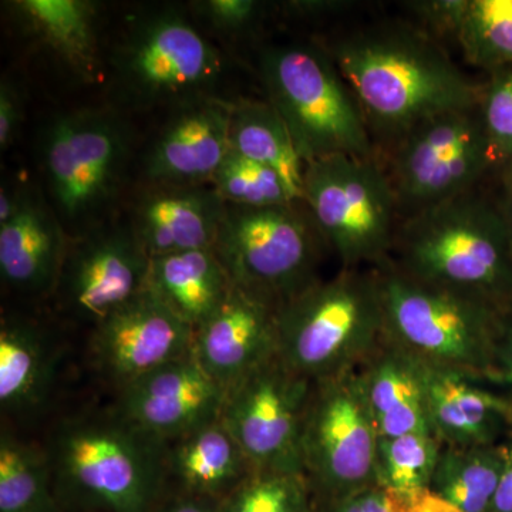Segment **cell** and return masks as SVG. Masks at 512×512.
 Segmentation results:
<instances>
[{
    "mask_svg": "<svg viewBox=\"0 0 512 512\" xmlns=\"http://www.w3.org/2000/svg\"><path fill=\"white\" fill-rule=\"evenodd\" d=\"M504 468V444L444 446L429 490L457 512H490Z\"/></svg>",
    "mask_w": 512,
    "mask_h": 512,
    "instance_id": "83f0119b",
    "label": "cell"
},
{
    "mask_svg": "<svg viewBox=\"0 0 512 512\" xmlns=\"http://www.w3.org/2000/svg\"><path fill=\"white\" fill-rule=\"evenodd\" d=\"M40 143L42 190L70 237L120 217L136 163V137L123 111L59 114Z\"/></svg>",
    "mask_w": 512,
    "mask_h": 512,
    "instance_id": "3957f363",
    "label": "cell"
},
{
    "mask_svg": "<svg viewBox=\"0 0 512 512\" xmlns=\"http://www.w3.org/2000/svg\"><path fill=\"white\" fill-rule=\"evenodd\" d=\"M231 99H205L167 111L141 154L140 183L211 184L229 153Z\"/></svg>",
    "mask_w": 512,
    "mask_h": 512,
    "instance_id": "ac0fdd59",
    "label": "cell"
},
{
    "mask_svg": "<svg viewBox=\"0 0 512 512\" xmlns=\"http://www.w3.org/2000/svg\"><path fill=\"white\" fill-rule=\"evenodd\" d=\"M384 338L423 365L478 383L500 384L508 309L407 275L387 259L375 266Z\"/></svg>",
    "mask_w": 512,
    "mask_h": 512,
    "instance_id": "7a4b0ae2",
    "label": "cell"
},
{
    "mask_svg": "<svg viewBox=\"0 0 512 512\" xmlns=\"http://www.w3.org/2000/svg\"><path fill=\"white\" fill-rule=\"evenodd\" d=\"M192 342L194 329L146 291L94 326L90 349L94 365L120 390L191 355Z\"/></svg>",
    "mask_w": 512,
    "mask_h": 512,
    "instance_id": "9a60e30c",
    "label": "cell"
},
{
    "mask_svg": "<svg viewBox=\"0 0 512 512\" xmlns=\"http://www.w3.org/2000/svg\"><path fill=\"white\" fill-rule=\"evenodd\" d=\"M165 466L188 494L205 498L220 494L225 498L255 473L221 417L173 440Z\"/></svg>",
    "mask_w": 512,
    "mask_h": 512,
    "instance_id": "484cf974",
    "label": "cell"
},
{
    "mask_svg": "<svg viewBox=\"0 0 512 512\" xmlns=\"http://www.w3.org/2000/svg\"><path fill=\"white\" fill-rule=\"evenodd\" d=\"M480 109L493 168H503L512 157V66L490 73Z\"/></svg>",
    "mask_w": 512,
    "mask_h": 512,
    "instance_id": "836d02e7",
    "label": "cell"
},
{
    "mask_svg": "<svg viewBox=\"0 0 512 512\" xmlns=\"http://www.w3.org/2000/svg\"><path fill=\"white\" fill-rule=\"evenodd\" d=\"M456 43L468 63L488 73L512 66V0H468Z\"/></svg>",
    "mask_w": 512,
    "mask_h": 512,
    "instance_id": "f546056e",
    "label": "cell"
},
{
    "mask_svg": "<svg viewBox=\"0 0 512 512\" xmlns=\"http://www.w3.org/2000/svg\"><path fill=\"white\" fill-rule=\"evenodd\" d=\"M228 56L177 6H154L128 19L106 66L130 110L175 109L205 99H228Z\"/></svg>",
    "mask_w": 512,
    "mask_h": 512,
    "instance_id": "5b68a950",
    "label": "cell"
},
{
    "mask_svg": "<svg viewBox=\"0 0 512 512\" xmlns=\"http://www.w3.org/2000/svg\"><path fill=\"white\" fill-rule=\"evenodd\" d=\"M121 217L150 256L214 249L227 204L211 184L138 183Z\"/></svg>",
    "mask_w": 512,
    "mask_h": 512,
    "instance_id": "e0dca14e",
    "label": "cell"
},
{
    "mask_svg": "<svg viewBox=\"0 0 512 512\" xmlns=\"http://www.w3.org/2000/svg\"><path fill=\"white\" fill-rule=\"evenodd\" d=\"M228 205L274 207L296 201L284 180L271 168L229 150L211 181Z\"/></svg>",
    "mask_w": 512,
    "mask_h": 512,
    "instance_id": "d6a6232c",
    "label": "cell"
},
{
    "mask_svg": "<svg viewBox=\"0 0 512 512\" xmlns=\"http://www.w3.org/2000/svg\"><path fill=\"white\" fill-rule=\"evenodd\" d=\"M232 284L214 249L151 259L147 291L197 330L224 303Z\"/></svg>",
    "mask_w": 512,
    "mask_h": 512,
    "instance_id": "cb8c5ba5",
    "label": "cell"
},
{
    "mask_svg": "<svg viewBox=\"0 0 512 512\" xmlns=\"http://www.w3.org/2000/svg\"><path fill=\"white\" fill-rule=\"evenodd\" d=\"M383 336L375 268L342 269L278 308V356L313 383L356 370Z\"/></svg>",
    "mask_w": 512,
    "mask_h": 512,
    "instance_id": "8992f818",
    "label": "cell"
},
{
    "mask_svg": "<svg viewBox=\"0 0 512 512\" xmlns=\"http://www.w3.org/2000/svg\"><path fill=\"white\" fill-rule=\"evenodd\" d=\"M25 187L3 180L0 190V225L12 220L22 204Z\"/></svg>",
    "mask_w": 512,
    "mask_h": 512,
    "instance_id": "60d3db41",
    "label": "cell"
},
{
    "mask_svg": "<svg viewBox=\"0 0 512 512\" xmlns=\"http://www.w3.org/2000/svg\"><path fill=\"white\" fill-rule=\"evenodd\" d=\"M322 46L352 90L373 144L389 150L431 117L480 103L483 86L414 26H373Z\"/></svg>",
    "mask_w": 512,
    "mask_h": 512,
    "instance_id": "6da1fadb",
    "label": "cell"
},
{
    "mask_svg": "<svg viewBox=\"0 0 512 512\" xmlns=\"http://www.w3.org/2000/svg\"><path fill=\"white\" fill-rule=\"evenodd\" d=\"M501 211H503L505 224H507L508 234H510L512 244V191H507V197H505L504 204L501 205Z\"/></svg>",
    "mask_w": 512,
    "mask_h": 512,
    "instance_id": "ee69618b",
    "label": "cell"
},
{
    "mask_svg": "<svg viewBox=\"0 0 512 512\" xmlns=\"http://www.w3.org/2000/svg\"><path fill=\"white\" fill-rule=\"evenodd\" d=\"M301 201L342 269L375 268L392 256L402 218L377 156H332L305 164Z\"/></svg>",
    "mask_w": 512,
    "mask_h": 512,
    "instance_id": "9c48e42d",
    "label": "cell"
},
{
    "mask_svg": "<svg viewBox=\"0 0 512 512\" xmlns=\"http://www.w3.org/2000/svg\"><path fill=\"white\" fill-rule=\"evenodd\" d=\"M8 9L23 35L86 82L103 70L100 6L90 0H15Z\"/></svg>",
    "mask_w": 512,
    "mask_h": 512,
    "instance_id": "603a6c76",
    "label": "cell"
},
{
    "mask_svg": "<svg viewBox=\"0 0 512 512\" xmlns=\"http://www.w3.org/2000/svg\"><path fill=\"white\" fill-rule=\"evenodd\" d=\"M0 512H56L46 451L6 430L0 437Z\"/></svg>",
    "mask_w": 512,
    "mask_h": 512,
    "instance_id": "f1b7e54d",
    "label": "cell"
},
{
    "mask_svg": "<svg viewBox=\"0 0 512 512\" xmlns=\"http://www.w3.org/2000/svg\"><path fill=\"white\" fill-rule=\"evenodd\" d=\"M443 444L431 433H410L380 439L377 448L379 484L400 494L427 490Z\"/></svg>",
    "mask_w": 512,
    "mask_h": 512,
    "instance_id": "4dcf8cb0",
    "label": "cell"
},
{
    "mask_svg": "<svg viewBox=\"0 0 512 512\" xmlns=\"http://www.w3.org/2000/svg\"><path fill=\"white\" fill-rule=\"evenodd\" d=\"M25 119V97L15 79L3 74L0 82V150L5 153Z\"/></svg>",
    "mask_w": 512,
    "mask_h": 512,
    "instance_id": "74e56055",
    "label": "cell"
},
{
    "mask_svg": "<svg viewBox=\"0 0 512 512\" xmlns=\"http://www.w3.org/2000/svg\"><path fill=\"white\" fill-rule=\"evenodd\" d=\"M323 248L299 201L274 207L227 204L214 251L232 284L281 306L319 281Z\"/></svg>",
    "mask_w": 512,
    "mask_h": 512,
    "instance_id": "30bf717a",
    "label": "cell"
},
{
    "mask_svg": "<svg viewBox=\"0 0 512 512\" xmlns=\"http://www.w3.org/2000/svg\"><path fill=\"white\" fill-rule=\"evenodd\" d=\"M348 3L342 2H318V0H301V2H288L285 9L288 10L289 15L295 13L296 16H320L328 15L330 12H338L340 8H346Z\"/></svg>",
    "mask_w": 512,
    "mask_h": 512,
    "instance_id": "b9f144b4",
    "label": "cell"
},
{
    "mask_svg": "<svg viewBox=\"0 0 512 512\" xmlns=\"http://www.w3.org/2000/svg\"><path fill=\"white\" fill-rule=\"evenodd\" d=\"M390 259L420 281L512 306V244L503 211L476 190L404 220Z\"/></svg>",
    "mask_w": 512,
    "mask_h": 512,
    "instance_id": "277c9868",
    "label": "cell"
},
{
    "mask_svg": "<svg viewBox=\"0 0 512 512\" xmlns=\"http://www.w3.org/2000/svg\"><path fill=\"white\" fill-rule=\"evenodd\" d=\"M161 512H220V505L211 504L205 497L190 494L167 505Z\"/></svg>",
    "mask_w": 512,
    "mask_h": 512,
    "instance_id": "7bdbcfd3",
    "label": "cell"
},
{
    "mask_svg": "<svg viewBox=\"0 0 512 512\" xmlns=\"http://www.w3.org/2000/svg\"><path fill=\"white\" fill-rule=\"evenodd\" d=\"M423 365V363H421ZM431 429L444 446L484 447L512 433V399L458 373L423 365Z\"/></svg>",
    "mask_w": 512,
    "mask_h": 512,
    "instance_id": "44dd1931",
    "label": "cell"
},
{
    "mask_svg": "<svg viewBox=\"0 0 512 512\" xmlns=\"http://www.w3.org/2000/svg\"><path fill=\"white\" fill-rule=\"evenodd\" d=\"M258 74L266 101L285 121L303 163L376 157L362 110L322 43L266 46Z\"/></svg>",
    "mask_w": 512,
    "mask_h": 512,
    "instance_id": "52a82bcc",
    "label": "cell"
},
{
    "mask_svg": "<svg viewBox=\"0 0 512 512\" xmlns=\"http://www.w3.org/2000/svg\"><path fill=\"white\" fill-rule=\"evenodd\" d=\"M504 468L490 512H512V433L504 441Z\"/></svg>",
    "mask_w": 512,
    "mask_h": 512,
    "instance_id": "f35d334b",
    "label": "cell"
},
{
    "mask_svg": "<svg viewBox=\"0 0 512 512\" xmlns=\"http://www.w3.org/2000/svg\"><path fill=\"white\" fill-rule=\"evenodd\" d=\"M503 177L505 185H507V191H512V157L503 167Z\"/></svg>",
    "mask_w": 512,
    "mask_h": 512,
    "instance_id": "f6af8a7d",
    "label": "cell"
},
{
    "mask_svg": "<svg viewBox=\"0 0 512 512\" xmlns=\"http://www.w3.org/2000/svg\"><path fill=\"white\" fill-rule=\"evenodd\" d=\"M468 0H423L406 3L416 16L421 30L433 37H450L456 42L458 29L466 15Z\"/></svg>",
    "mask_w": 512,
    "mask_h": 512,
    "instance_id": "d590c367",
    "label": "cell"
},
{
    "mask_svg": "<svg viewBox=\"0 0 512 512\" xmlns=\"http://www.w3.org/2000/svg\"><path fill=\"white\" fill-rule=\"evenodd\" d=\"M187 9L195 25L214 42H234L252 32L265 8L255 0H197Z\"/></svg>",
    "mask_w": 512,
    "mask_h": 512,
    "instance_id": "e575fe53",
    "label": "cell"
},
{
    "mask_svg": "<svg viewBox=\"0 0 512 512\" xmlns=\"http://www.w3.org/2000/svg\"><path fill=\"white\" fill-rule=\"evenodd\" d=\"M312 387L275 356L228 390L221 420L255 471L303 474V423Z\"/></svg>",
    "mask_w": 512,
    "mask_h": 512,
    "instance_id": "4fadbf2b",
    "label": "cell"
},
{
    "mask_svg": "<svg viewBox=\"0 0 512 512\" xmlns=\"http://www.w3.org/2000/svg\"><path fill=\"white\" fill-rule=\"evenodd\" d=\"M316 512H413L409 495L376 484L342 500L320 505Z\"/></svg>",
    "mask_w": 512,
    "mask_h": 512,
    "instance_id": "8d00e7d4",
    "label": "cell"
},
{
    "mask_svg": "<svg viewBox=\"0 0 512 512\" xmlns=\"http://www.w3.org/2000/svg\"><path fill=\"white\" fill-rule=\"evenodd\" d=\"M229 150L271 168L296 201L302 200L305 163L285 121L266 100L238 99L229 124Z\"/></svg>",
    "mask_w": 512,
    "mask_h": 512,
    "instance_id": "4316f807",
    "label": "cell"
},
{
    "mask_svg": "<svg viewBox=\"0 0 512 512\" xmlns=\"http://www.w3.org/2000/svg\"><path fill=\"white\" fill-rule=\"evenodd\" d=\"M384 168L402 222L476 190L493 168L480 103L414 127L390 148Z\"/></svg>",
    "mask_w": 512,
    "mask_h": 512,
    "instance_id": "8fae6325",
    "label": "cell"
},
{
    "mask_svg": "<svg viewBox=\"0 0 512 512\" xmlns=\"http://www.w3.org/2000/svg\"><path fill=\"white\" fill-rule=\"evenodd\" d=\"M163 446L114 413L62 424L47 456L62 487L83 503L150 512L165 466Z\"/></svg>",
    "mask_w": 512,
    "mask_h": 512,
    "instance_id": "ba28073f",
    "label": "cell"
},
{
    "mask_svg": "<svg viewBox=\"0 0 512 512\" xmlns=\"http://www.w3.org/2000/svg\"><path fill=\"white\" fill-rule=\"evenodd\" d=\"M220 512H316L303 474L255 471L224 498Z\"/></svg>",
    "mask_w": 512,
    "mask_h": 512,
    "instance_id": "1f68e13d",
    "label": "cell"
},
{
    "mask_svg": "<svg viewBox=\"0 0 512 512\" xmlns=\"http://www.w3.org/2000/svg\"><path fill=\"white\" fill-rule=\"evenodd\" d=\"M356 373L380 439L410 433L434 434L419 360L383 336Z\"/></svg>",
    "mask_w": 512,
    "mask_h": 512,
    "instance_id": "7402d4cb",
    "label": "cell"
},
{
    "mask_svg": "<svg viewBox=\"0 0 512 512\" xmlns=\"http://www.w3.org/2000/svg\"><path fill=\"white\" fill-rule=\"evenodd\" d=\"M52 340L37 323L3 316L0 326V404L6 413H30L45 404L56 373Z\"/></svg>",
    "mask_w": 512,
    "mask_h": 512,
    "instance_id": "d4e9b609",
    "label": "cell"
},
{
    "mask_svg": "<svg viewBox=\"0 0 512 512\" xmlns=\"http://www.w3.org/2000/svg\"><path fill=\"white\" fill-rule=\"evenodd\" d=\"M379 440L356 370L313 383L302 466L316 508L379 484Z\"/></svg>",
    "mask_w": 512,
    "mask_h": 512,
    "instance_id": "7c38bea8",
    "label": "cell"
},
{
    "mask_svg": "<svg viewBox=\"0 0 512 512\" xmlns=\"http://www.w3.org/2000/svg\"><path fill=\"white\" fill-rule=\"evenodd\" d=\"M70 238L42 188L25 187L19 211L0 225L3 284L20 295H53Z\"/></svg>",
    "mask_w": 512,
    "mask_h": 512,
    "instance_id": "ffe728a7",
    "label": "cell"
},
{
    "mask_svg": "<svg viewBox=\"0 0 512 512\" xmlns=\"http://www.w3.org/2000/svg\"><path fill=\"white\" fill-rule=\"evenodd\" d=\"M150 262L121 215L70 238L53 292L57 306L94 328L147 291Z\"/></svg>",
    "mask_w": 512,
    "mask_h": 512,
    "instance_id": "5bb4252c",
    "label": "cell"
},
{
    "mask_svg": "<svg viewBox=\"0 0 512 512\" xmlns=\"http://www.w3.org/2000/svg\"><path fill=\"white\" fill-rule=\"evenodd\" d=\"M119 394L114 413L161 443L220 419L227 397L192 353L134 380Z\"/></svg>",
    "mask_w": 512,
    "mask_h": 512,
    "instance_id": "2e32d148",
    "label": "cell"
},
{
    "mask_svg": "<svg viewBox=\"0 0 512 512\" xmlns=\"http://www.w3.org/2000/svg\"><path fill=\"white\" fill-rule=\"evenodd\" d=\"M278 308L234 284L220 308L195 330L192 356L225 392L278 356Z\"/></svg>",
    "mask_w": 512,
    "mask_h": 512,
    "instance_id": "d6986e66",
    "label": "cell"
},
{
    "mask_svg": "<svg viewBox=\"0 0 512 512\" xmlns=\"http://www.w3.org/2000/svg\"><path fill=\"white\" fill-rule=\"evenodd\" d=\"M500 386L508 389L512 399V306L505 315L503 340L500 352Z\"/></svg>",
    "mask_w": 512,
    "mask_h": 512,
    "instance_id": "ab89813d",
    "label": "cell"
}]
</instances>
